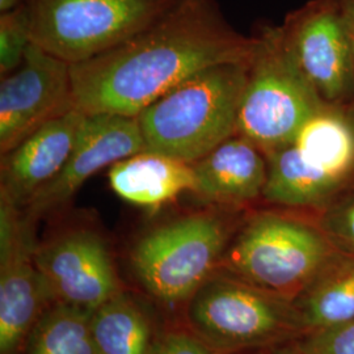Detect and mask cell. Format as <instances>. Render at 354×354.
Masks as SVG:
<instances>
[{
  "label": "cell",
  "mask_w": 354,
  "mask_h": 354,
  "mask_svg": "<svg viewBox=\"0 0 354 354\" xmlns=\"http://www.w3.org/2000/svg\"><path fill=\"white\" fill-rule=\"evenodd\" d=\"M87 114L77 108L38 127L1 155L0 192L24 209L64 169Z\"/></svg>",
  "instance_id": "13"
},
{
  "label": "cell",
  "mask_w": 354,
  "mask_h": 354,
  "mask_svg": "<svg viewBox=\"0 0 354 354\" xmlns=\"http://www.w3.org/2000/svg\"><path fill=\"white\" fill-rule=\"evenodd\" d=\"M35 261L51 304L92 313L124 290L106 243L89 228L66 230L38 243Z\"/></svg>",
  "instance_id": "8"
},
{
  "label": "cell",
  "mask_w": 354,
  "mask_h": 354,
  "mask_svg": "<svg viewBox=\"0 0 354 354\" xmlns=\"http://www.w3.org/2000/svg\"><path fill=\"white\" fill-rule=\"evenodd\" d=\"M294 302L307 332L354 320V256L339 253Z\"/></svg>",
  "instance_id": "19"
},
{
  "label": "cell",
  "mask_w": 354,
  "mask_h": 354,
  "mask_svg": "<svg viewBox=\"0 0 354 354\" xmlns=\"http://www.w3.org/2000/svg\"><path fill=\"white\" fill-rule=\"evenodd\" d=\"M187 319L216 354L268 351L307 333L294 301L221 269L188 301Z\"/></svg>",
  "instance_id": "3"
},
{
  "label": "cell",
  "mask_w": 354,
  "mask_h": 354,
  "mask_svg": "<svg viewBox=\"0 0 354 354\" xmlns=\"http://www.w3.org/2000/svg\"><path fill=\"white\" fill-rule=\"evenodd\" d=\"M33 44L32 21L26 3L0 12V73H13L24 59L28 48Z\"/></svg>",
  "instance_id": "21"
},
{
  "label": "cell",
  "mask_w": 354,
  "mask_h": 354,
  "mask_svg": "<svg viewBox=\"0 0 354 354\" xmlns=\"http://www.w3.org/2000/svg\"><path fill=\"white\" fill-rule=\"evenodd\" d=\"M320 228L339 251L354 256V200L330 209Z\"/></svg>",
  "instance_id": "23"
},
{
  "label": "cell",
  "mask_w": 354,
  "mask_h": 354,
  "mask_svg": "<svg viewBox=\"0 0 354 354\" xmlns=\"http://www.w3.org/2000/svg\"><path fill=\"white\" fill-rule=\"evenodd\" d=\"M266 354H304L298 342L294 340V342H283V344H279L276 345L270 349L266 351Z\"/></svg>",
  "instance_id": "26"
},
{
  "label": "cell",
  "mask_w": 354,
  "mask_h": 354,
  "mask_svg": "<svg viewBox=\"0 0 354 354\" xmlns=\"http://www.w3.org/2000/svg\"><path fill=\"white\" fill-rule=\"evenodd\" d=\"M145 151L138 117L124 114H87L64 169L33 196L23 209L30 219L64 207L89 177L105 167Z\"/></svg>",
  "instance_id": "11"
},
{
  "label": "cell",
  "mask_w": 354,
  "mask_h": 354,
  "mask_svg": "<svg viewBox=\"0 0 354 354\" xmlns=\"http://www.w3.org/2000/svg\"><path fill=\"white\" fill-rule=\"evenodd\" d=\"M26 1V0H0V12L11 10L13 7H17Z\"/></svg>",
  "instance_id": "27"
},
{
  "label": "cell",
  "mask_w": 354,
  "mask_h": 354,
  "mask_svg": "<svg viewBox=\"0 0 354 354\" xmlns=\"http://www.w3.org/2000/svg\"><path fill=\"white\" fill-rule=\"evenodd\" d=\"M194 194L222 207L239 206L263 196L268 175L266 153L241 134L192 163Z\"/></svg>",
  "instance_id": "14"
},
{
  "label": "cell",
  "mask_w": 354,
  "mask_h": 354,
  "mask_svg": "<svg viewBox=\"0 0 354 354\" xmlns=\"http://www.w3.org/2000/svg\"><path fill=\"white\" fill-rule=\"evenodd\" d=\"M266 160L268 175L261 197L268 203L288 207L320 206L342 184L307 163L294 145L268 155Z\"/></svg>",
  "instance_id": "16"
},
{
  "label": "cell",
  "mask_w": 354,
  "mask_h": 354,
  "mask_svg": "<svg viewBox=\"0 0 354 354\" xmlns=\"http://www.w3.org/2000/svg\"><path fill=\"white\" fill-rule=\"evenodd\" d=\"M339 253L322 228L266 212L235 232L219 269L295 301Z\"/></svg>",
  "instance_id": "4"
},
{
  "label": "cell",
  "mask_w": 354,
  "mask_h": 354,
  "mask_svg": "<svg viewBox=\"0 0 354 354\" xmlns=\"http://www.w3.org/2000/svg\"><path fill=\"white\" fill-rule=\"evenodd\" d=\"M175 0H26L33 42L67 64L112 50L158 20Z\"/></svg>",
  "instance_id": "7"
},
{
  "label": "cell",
  "mask_w": 354,
  "mask_h": 354,
  "mask_svg": "<svg viewBox=\"0 0 354 354\" xmlns=\"http://www.w3.org/2000/svg\"><path fill=\"white\" fill-rule=\"evenodd\" d=\"M342 17L354 59V0H342Z\"/></svg>",
  "instance_id": "25"
},
{
  "label": "cell",
  "mask_w": 354,
  "mask_h": 354,
  "mask_svg": "<svg viewBox=\"0 0 354 354\" xmlns=\"http://www.w3.org/2000/svg\"><path fill=\"white\" fill-rule=\"evenodd\" d=\"M285 46L324 102L354 91V59L342 0H315L279 26Z\"/></svg>",
  "instance_id": "10"
},
{
  "label": "cell",
  "mask_w": 354,
  "mask_h": 354,
  "mask_svg": "<svg viewBox=\"0 0 354 354\" xmlns=\"http://www.w3.org/2000/svg\"><path fill=\"white\" fill-rule=\"evenodd\" d=\"M235 232L236 222L223 209L183 215L145 234L133 248L131 266L153 298L188 302L219 269Z\"/></svg>",
  "instance_id": "5"
},
{
  "label": "cell",
  "mask_w": 354,
  "mask_h": 354,
  "mask_svg": "<svg viewBox=\"0 0 354 354\" xmlns=\"http://www.w3.org/2000/svg\"><path fill=\"white\" fill-rule=\"evenodd\" d=\"M256 37L238 35L215 0H175L158 20L112 50L71 66L75 106L138 117L193 75L250 61Z\"/></svg>",
  "instance_id": "1"
},
{
  "label": "cell",
  "mask_w": 354,
  "mask_h": 354,
  "mask_svg": "<svg viewBox=\"0 0 354 354\" xmlns=\"http://www.w3.org/2000/svg\"><path fill=\"white\" fill-rule=\"evenodd\" d=\"M324 106L285 46L279 26L264 28L248 62L236 134L268 156L291 146L304 122Z\"/></svg>",
  "instance_id": "6"
},
{
  "label": "cell",
  "mask_w": 354,
  "mask_h": 354,
  "mask_svg": "<svg viewBox=\"0 0 354 354\" xmlns=\"http://www.w3.org/2000/svg\"><path fill=\"white\" fill-rule=\"evenodd\" d=\"M292 145L307 163L342 183L353 171V125L330 108L324 106L311 115Z\"/></svg>",
  "instance_id": "17"
},
{
  "label": "cell",
  "mask_w": 354,
  "mask_h": 354,
  "mask_svg": "<svg viewBox=\"0 0 354 354\" xmlns=\"http://www.w3.org/2000/svg\"><path fill=\"white\" fill-rule=\"evenodd\" d=\"M36 227L37 222L26 214L19 241L0 253V354H23L32 329L51 304L35 261Z\"/></svg>",
  "instance_id": "12"
},
{
  "label": "cell",
  "mask_w": 354,
  "mask_h": 354,
  "mask_svg": "<svg viewBox=\"0 0 354 354\" xmlns=\"http://www.w3.org/2000/svg\"><path fill=\"white\" fill-rule=\"evenodd\" d=\"M248 62L212 66L142 111L145 151L192 165L236 134Z\"/></svg>",
  "instance_id": "2"
},
{
  "label": "cell",
  "mask_w": 354,
  "mask_h": 354,
  "mask_svg": "<svg viewBox=\"0 0 354 354\" xmlns=\"http://www.w3.org/2000/svg\"><path fill=\"white\" fill-rule=\"evenodd\" d=\"M76 108L71 64L35 42L0 83V151L12 150L38 127Z\"/></svg>",
  "instance_id": "9"
},
{
  "label": "cell",
  "mask_w": 354,
  "mask_h": 354,
  "mask_svg": "<svg viewBox=\"0 0 354 354\" xmlns=\"http://www.w3.org/2000/svg\"><path fill=\"white\" fill-rule=\"evenodd\" d=\"M151 354H216L189 328H174L155 340Z\"/></svg>",
  "instance_id": "24"
},
{
  "label": "cell",
  "mask_w": 354,
  "mask_h": 354,
  "mask_svg": "<svg viewBox=\"0 0 354 354\" xmlns=\"http://www.w3.org/2000/svg\"><path fill=\"white\" fill-rule=\"evenodd\" d=\"M297 342L304 354H354V320L310 330Z\"/></svg>",
  "instance_id": "22"
},
{
  "label": "cell",
  "mask_w": 354,
  "mask_h": 354,
  "mask_svg": "<svg viewBox=\"0 0 354 354\" xmlns=\"http://www.w3.org/2000/svg\"><path fill=\"white\" fill-rule=\"evenodd\" d=\"M108 176L118 197L151 210L196 189L193 165L158 152L142 151L122 159L111 167Z\"/></svg>",
  "instance_id": "15"
},
{
  "label": "cell",
  "mask_w": 354,
  "mask_h": 354,
  "mask_svg": "<svg viewBox=\"0 0 354 354\" xmlns=\"http://www.w3.org/2000/svg\"><path fill=\"white\" fill-rule=\"evenodd\" d=\"M91 328L99 354H151V322L125 290L92 311Z\"/></svg>",
  "instance_id": "18"
},
{
  "label": "cell",
  "mask_w": 354,
  "mask_h": 354,
  "mask_svg": "<svg viewBox=\"0 0 354 354\" xmlns=\"http://www.w3.org/2000/svg\"><path fill=\"white\" fill-rule=\"evenodd\" d=\"M238 354H266V351H253V352H244V353Z\"/></svg>",
  "instance_id": "28"
},
{
  "label": "cell",
  "mask_w": 354,
  "mask_h": 354,
  "mask_svg": "<svg viewBox=\"0 0 354 354\" xmlns=\"http://www.w3.org/2000/svg\"><path fill=\"white\" fill-rule=\"evenodd\" d=\"M348 118H349V121H351V124H352V125H353V127H354V112H353V113L351 114V115H349V117H348Z\"/></svg>",
  "instance_id": "29"
},
{
  "label": "cell",
  "mask_w": 354,
  "mask_h": 354,
  "mask_svg": "<svg viewBox=\"0 0 354 354\" xmlns=\"http://www.w3.org/2000/svg\"><path fill=\"white\" fill-rule=\"evenodd\" d=\"M91 315L79 307L51 304L32 329L23 354H99Z\"/></svg>",
  "instance_id": "20"
}]
</instances>
